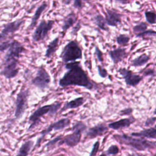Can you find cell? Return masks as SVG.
<instances>
[{
    "mask_svg": "<svg viewBox=\"0 0 156 156\" xmlns=\"http://www.w3.org/2000/svg\"><path fill=\"white\" fill-rule=\"evenodd\" d=\"M147 28V25L146 24V23L142 22L135 26L133 28V30L136 34V35H137L146 31Z\"/></svg>",
    "mask_w": 156,
    "mask_h": 156,
    "instance_id": "cell-26",
    "label": "cell"
},
{
    "mask_svg": "<svg viewBox=\"0 0 156 156\" xmlns=\"http://www.w3.org/2000/svg\"><path fill=\"white\" fill-rule=\"evenodd\" d=\"M62 138V136L61 135H60V136H58L55 137V138H54L53 140L49 141L47 143V144H46L47 148H48V149H52V147H54V146L55 145V144H56L57 142H58L60 140H61Z\"/></svg>",
    "mask_w": 156,
    "mask_h": 156,
    "instance_id": "cell-31",
    "label": "cell"
},
{
    "mask_svg": "<svg viewBox=\"0 0 156 156\" xmlns=\"http://www.w3.org/2000/svg\"><path fill=\"white\" fill-rule=\"evenodd\" d=\"M98 71L99 75L101 77L105 78V77H106L107 76L108 73H107V70H106L104 68H103L102 66H100V65H98Z\"/></svg>",
    "mask_w": 156,
    "mask_h": 156,
    "instance_id": "cell-32",
    "label": "cell"
},
{
    "mask_svg": "<svg viewBox=\"0 0 156 156\" xmlns=\"http://www.w3.org/2000/svg\"><path fill=\"white\" fill-rule=\"evenodd\" d=\"M132 135L146 138H156V127L146 129L139 132H133Z\"/></svg>",
    "mask_w": 156,
    "mask_h": 156,
    "instance_id": "cell-21",
    "label": "cell"
},
{
    "mask_svg": "<svg viewBox=\"0 0 156 156\" xmlns=\"http://www.w3.org/2000/svg\"><path fill=\"white\" fill-rule=\"evenodd\" d=\"M29 94L30 90L29 88H21L16 95L15 110V117L16 119H20L24 115L27 108Z\"/></svg>",
    "mask_w": 156,
    "mask_h": 156,
    "instance_id": "cell-6",
    "label": "cell"
},
{
    "mask_svg": "<svg viewBox=\"0 0 156 156\" xmlns=\"http://www.w3.org/2000/svg\"><path fill=\"white\" fill-rule=\"evenodd\" d=\"M85 102V99L83 97H78L76 99H74L71 101L66 102L64 106L62 108L61 112H63L65 110H67L68 109H74L78 108L79 107H80Z\"/></svg>",
    "mask_w": 156,
    "mask_h": 156,
    "instance_id": "cell-18",
    "label": "cell"
},
{
    "mask_svg": "<svg viewBox=\"0 0 156 156\" xmlns=\"http://www.w3.org/2000/svg\"><path fill=\"white\" fill-rule=\"evenodd\" d=\"M69 124L70 120L69 118H62L57 121L56 122L51 124L46 129L43 130L41 133L42 135V136H44V135L51 132L52 130H62L69 126Z\"/></svg>",
    "mask_w": 156,
    "mask_h": 156,
    "instance_id": "cell-12",
    "label": "cell"
},
{
    "mask_svg": "<svg viewBox=\"0 0 156 156\" xmlns=\"http://www.w3.org/2000/svg\"><path fill=\"white\" fill-rule=\"evenodd\" d=\"M156 121V118L155 117H151V118H148L146 122H145V126H152V124H154L155 123Z\"/></svg>",
    "mask_w": 156,
    "mask_h": 156,
    "instance_id": "cell-38",
    "label": "cell"
},
{
    "mask_svg": "<svg viewBox=\"0 0 156 156\" xmlns=\"http://www.w3.org/2000/svg\"><path fill=\"white\" fill-rule=\"evenodd\" d=\"M149 60L150 57L146 54H143L133 59L132 61L131 65L133 66H141L144 65Z\"/></svg>",
    "mask_w": 156,
    "mask_h": 156,
    "instance_id": "cell-24",
    "label": "cell"
},
{
    "mask_svg": "<svg viewBox=\"0 0 156 156\" xmlns=\"http://www.w3.org/2000/svg\"><path fill=\"white\" fill-rule=\"evenodd\" d=\"M80 27H81L80 23V21H78V22L76 24V26H74L73 27V29H72V30H71V34L72 35H76V34L78 32V31L79 30V29H80Z\"/></svg>",
    "mask_w": 156,
    "mask_h": 156,
    "instance_id": "cell-35",
    "label": "cell"
},
{
    "mask_svg": "<svg viewBox=\"0 0 156 156\" xmlns=\"http://www.w3.org/2000/svg\"><path fill=\"white\" fill-rule=\"evenodd\" d=\"M65 68L68 71L59 80L58 85L60 87H65L75 85L82 87L88 90L93 88V83L82 68L79 62L76 61L66 63Z\"/></svg>",
    "mask_w": 156,
    "mask_h": 156,
    "instance_id": "cell-1",
    "label": "cell"
},
{
    "mask_svg": "<svg viewBox=\"0 0 156 156\" xmlns=\"http://www.w3.org/2000/svg\"><path fill=\"white\" fill-rule=\"evenodd\" d=\"M71 1H62V3H63L64 4H65V5H68V4H69L70 3H71Z\"/></svg>",
    "mask_w": 156,
    "mask_h": 156,
    "instance_id": "cell-41",
    "label": "cell"
},
{
    "mask_svg": "<svg viewBox=\"0 0 156 156\" xmlns=\"http://www.w3.org/2000/svg\"><path fill=\"white\" fill-rule=\"evenodd\" d=\"M136 36L138 37H143V38H146L147 37H154V36H156V32L153 30H146L144 32L136 35Z\"/></svg>",
    "mask_w": 156,
    "mask_h": 156,
    "instance_id": "cell-29",
    "label": "cell"
},
{
    "mask_svg": "<svg viewBox=\"0 0 156 156\" xmlns=\"http://www.w3.org/2000/svg\"><path fill=\"white\" fill-rule=\"evenodd\" d=\"M94 21L96 24L102 30L108 31V27L107 25L105 18L101 15H98L94 17Z\"/></svg>",
    "mask_w": 156,
    "mask_h": 156,
    "instance_id": "cell-25",
    "label": "cell"
},
{
    "mask_svg": "<svg viewBox=\"0 0 156 156\" xmlns=\"http://www.w3.org/2000/svg\"><path fill=\"white\" fill-rule=\"evenodd\" d=\"M118 72L122 76L126 83L129 86L135 87L142 80V77L138 74H135L132 71L126 69L125 68H121Z\"/></svg>",
    "mask_w": 156,
    "mask_h": 156,
    "instance_id": "cell-10",
    "label": "cell"
},
{
    "mask_svg": "<svg viewBox=\"0 0 156 156\" xmlns=\"http://www.w3.org/2000/svg\"><path fill=\"white\" fill-rule=\"evenodd\" d=\"M126 49L121 48L115 49L109 52V55L114 64H117L121 62L126 57Z\"/></svg>",
    "mask_w": 156,
    "mask_h": 156,
    "instance_id": "cell-17",
    "label": "cell"
},
{
    "mask_svg": "<svg viewBox=\"0 0 156 156\" xmlns=\"http://www.w3.org/2000/svg\"><path fill=\"white\" fill-rule=\"evenodd\" d=\"M87 126L82 121H77L72 127V133L62 138L60 144H65L69 147L76 146L80 141L82 133L86 130Z\"/></svg>",
    "mask_w": 156,
    "mask_h": 156,
    "instance_id": "cell-5",
    "label": "cell"
},
{
    "mask_svg": "<svg viewBox=\"0 0 156 156\" xmlns=\"http://www.w3.org/2000/svg\"><path fill=\"white\" fill-rule=\"evenodd\" d=\"M33 144L34 141L32 140H28L24 142L20 147L16 156H27L29 151H30Z\"/></svg>",
    "mask_w": 156,
    "mask_h": 156,
    "instance_id": "cell-23",
    "label": "cell"
},
{
    "mask_svg": "<svg viewBox=\"0 0 156 156\" xmlns=\"http://www.w3.org/2000/svg\"><path fill=\"white\" fill-rule=\"evenodd\" d=\"M119 152V148L116 145H112L110 146L107 151H106L107 155H115Z\"/></svg>",
    "mask_w": 156,
    "mask_h": 156,
    "instance_id": "cell-30",
    "label": "cell"
},
{
    "mask_svg": "<svg viewBox=\"0 0 156 156\" xmlns=\"http://www.w3.org/2000/svg\"><path fill=\"white\" fill-rule=\"evenodd\" d=\"M115 138L119 143L129 146L137 151H145L149 149H154L156 147V143L147 140L143 138H133L129 135H115Z\"/></svg>",
    "mask_w": 156,
    "mask_h": 156,
    "instance_id": "cell-3",
    "label": "cell"
},
{
    "mask_svg": "<svg viewBox=\"0 0 156 156\" xmlns=\"http://www.w3.org/2000/svg\"><path fill=\"white\" fill-rule=\"evenodd\" d=\"M130 40V37L125 34H121L116 38V41L117 43L122 46H126L128 44L129 41Z\"/></svg>",
    "mask_w": 156,
    "mask_h": 156,
    "instance_id": "cell-27",
    "label": "cell"
},
{
    "mask_svg": "<svg viewBox=\"0 0 156 156\" xmlns=\"http://www.w3.org/2000/svg\"><path fill=\"white\" fill-rule=\"evenodd\" d=\"M105 20L107 25L116 26L121 22V15L113 10L107 9Z\"/></svg>",
    "mask_w": 156,
    "mask_h": 156,
    "instance_id": "cell-15",
    "label": "cell"
},
{
    "mask_svg": "<svg viewBox=\"0 0 156 156\" xmlns=\"http://www.w3.org/2000/svg\"><path fill=\"white\" fill-rule=\"evenodd\" d=\"M154 115H156V108H155V110H154Z\"/></svg>",
    "mask_w": 156,
    "mask_h": 156,
    "instance_id": "cell-44",
    "label": "cell"
},
{
    "mask_svg": "<svg viewBox=\"0 0 156 156\" xmlns=\"http://www.w3.org/2000/svg\"><path fill=\"white\" fill-rule=\"evenodd\" d=\"M73 6L74 8H76V9H81L83 7V5L82 4V1H79V0H75L73 2Z\"/></svg>",
    "mask_w": 156,
    "mask_h": 156,
    "instance_id": "cell-37",
    "label": "cell"
},
{
    "mask_svg": "<svg viewBox=\"0 0 156 156\" xmlns=\"http://www.w3.org/2000/svg\"><path fill=\"white\" fill-rule=\"evenodd\" d=\"M108 130V127L103 123L98 124L96 126L88 129L86 136L88 138H94L98 136H101Z\"/></svg>",
    "mask_w": 156,
    "mask_h": 156,
    "instance_id": "cell-13",
    "label": "cell"
},
{
    "mask_svg": "<svg viewBox=\"0 0 156 156\" xmlns=\"http://www.w3.org/2000/svg\"><path fill=\"white\" fill-rule=\"evenodd\" d=\"M18 60L14 58L4 57V66L0 72V75H2L9 79L15 77L19 73Z\"/></svg>",
    "mask_w": 156,
    "mask_h": 156,
    "instance_id": "cell-9",
    "label": "cell"
},
{
    "mask_svg": "<svg viewBox=\"0 0 156 156\" xmlns=\"http://www.w3.org/2000/svg\"><path fill=\"white\" fill-rule=\"evenodd\" d=\"M60 57L65 63L76 62L82 58V51L79 43L76 40L69 41L62 49Z\"/></svg>",
    "mask_w": 156,
    "mask_h": 156,
    "instance_id": "cell-4",
    "label": "cell"
},
{
    "mask_svg": "<svg viewBox=\"0 0 156 156\" xmlns=\"http://www.w3.org/2000/svg\"><path fill=\"white\" fill-rule=\"evenodd\" d=\"M118 2H119L121 3H127V2H127V1H118Z\"/></svg>",
    "mask_w": 156,
    "mask_h": 156,
    "instance_id": "cell-43",
    "label": "cell"
},
{
    "mask_svg": "<svg viewBox=\"0 0 156 156\" xmlns=\"http://www.w3.org/2000/svg\"><path fill=\"white\" fill-rule=\"evenodd\" d=\"M132 112V109L130 108H127L120 111L119 113L121 115H129L131 114Z\"/></svg>",
    "mask_w": 156,
    "mask_h": 156,
    "instance_id": "cell-39",
    "label": "cell"
},
{
    "mask_svg": "<svg viewBox=\"0 0 156 156\" xmlns=\"http://www.w3.org/2000/svg\"><path fill=\"white\" fill-rule=\"evenodd\" d=\"M31 82L34 86L44 91L49 87L51 83V76L45 68L41 66L38 68L37 74L32 79Z\"/></svg>",
    "mask_w": 156,
    "mask_h": 156,
    "instance_id": "cell-7",
    "label": "cell"
},
{
    "mask_svg": "<svg viewBox=\"0 0 156 156\" xmlns=\"http://www.w3.org/2000/svg\"><path fill=\"white\" fill-rule=\"evenodd\" d=\"M62 105V102L57 101L51 104L43 105L36 109L29 118V121L30 124L28 128V131L32 130L37 126H38L41 121L40 118L44 115L48 114L49 116L55 115L60 109Z\"/></svg>",
    "mask_w": 156,
    "mask_h": 156,
    "instance_id": "cell-2",
    "label": "cell"
},
{
    "mask_svg": "<svg viewBox=\"0 0 156 156\" xmlns=\"http://www.w3.org/2000/svg\"><path fill=\"white\" fill-rule=\"evenodd\" d=\"M11 41H4L2 43L0 44V51L1 52H4L6 50H8V49L10 47Z\"/></svg>",
    "mask_w": 156,
    "mask_h": 156,
    "instance_id": "cell-33",
    "label": "cell"
},
{
    "mask_svg": "<svg viewBox=\"0 0 156 156\" xmlns=\"http://www.w3.org/2000/svg\"><path fill=\"white\" fill-rule=\"evenodd\" d=\"M95 54L97 56V58L98 59V60L101 62H103V54L102 52H101V51L99 49V48L98 46H96L95 48Z\"/></svg>",
    "mask_w": 156,
    "mask_h": 156,
    "instance_id": "cell-36",
    "label": "cell"
},
{
    "mask_svg": "<svg viewBox=\"0 0 156 156\" xmlns=\"http://www.w3.org/2000/svg\"><path fill=\"white\" fill-rule=\"evenodd\" d=\"M77 21V15L74 12L69 13L63 20L62 26L63 32H66L69 28L73 27Z\"/></svg>",
    "mask_w": 156,
    "mask_h": 156,
    "instance_id": "cell-19",
    "label": "cell"
},
{
    "mask_svg": "<svg viewBox=\"0 0 156 156\" xmlns=\"http://www.w3.org/2000/svg\"><path fill=\"white\" fill-rule=\"evenodd\" d=\"M24 51L25 48L20 42L16 40H13L4 57L18 60L20 54Z\"/></svg>",
    "mask_w": 156,
    "mask_h": 156,
    "instance_id": "cell-11",
    "label": "cell"
},
{
    "mask_svg": "<svg viewBox=\"0 0 156 156\" xmlns=\"http://www.w3.org/2000/svg\"><path fill=\"white\" fill-rule=\"evenodd\" d=\"M6 37H7V35H4V34H0V41H2L3 40H4L5 38H6Z\"/></svg>",
    "mask_w": 156,
    "mask_h": 156,
    "instance_id": "cell-40",
    "label": "cell"
},
{
    "mask_svg": "<svg viewBox=\"0 0 156 156\" xmlns=\"http://www.w3.org/2000/svg\"><path fill=\"white\" fill-rule=\"evenodd\" d=\"M99 156H107V155L106 154H102L101 155H100Z\"/></svg>",
    "mask_w": 156,
    "mask_h": 156,
    "instance_id": "cell-42",
    "label": "cell"
},
{
    "mask_svg": "<svg viewBox=\"0 0 156 156\" xmlns=\"http://www.w3.org/2000/svg\"><path fill=\"white\" fill-rule=\"evenodd\" d=\"M59 43V38L56 37L52 41L49 43L48 45L46 52H45V57L46 58H50L57 51Z\"/></svg>",
    "mask_w": 156,
    "mask_h": 156,
    "instance_id": "cell-22",
    "label": "cell"
},
{
    "mask_svg": "<svg viewBox=\"0 0 156 156\" xmlns=\"http://www.w3.org/2000/svg\"><path fill=\"white\" fill-rule=\"evenodd\" d=\"M135 119L132 118H124L117 121L110 123L108 124V127L113 130H118L119 129L126 128L129 127L132 123H133Z\"/></svg>",
    "mask_w": 156,
    "mask_h": 156,
    "instance_id": "cell-16",
    "label": "cell"
},
{
    "mask_svg": "<svg viewBox=\"0 0 156 156\" xmlns=\"http://www.w3.org/2000/svg\"><path fill=\"white\" fill-rule=\"evenodd\" d=\"M145 18L150 24H155L156 23V14L153 12L146 11L145 12Z\"/></svg>",
    "mask_w": 156,
    "mask_h": 156,
    "instance_id": "cell-28",
    "label": "cell"
},
{
    "mask_svg": "<svg viewBox=\"0 0 156 156\" xmlns=\"http://www.w3.org/2000/svg\"><path fill=\"white\" fill-rule=\"evenodd\" d=\"M24 23V20L21 19L8 23L4 26V28L2 30V34L6 35L9 34H13L18 31Z\"/></svg>",
    "mask_w": 156,
    "mask_h": 156,
    "instance_id": "cell-14",
    "label": "cell"
},
{
    "mask_svg": "<svg viewBox=\"0 0 156 156\" xmlns=\"http://www.w3.org/2000/svg\"><path fill=\"white\" fill-rule=\"evenodd\" d=\"M54 21L42 20L39 24L35 29L33 35L32 40L34 41L38 42L43 40L48 36V33L52 29L54 25Z\"/></svg>",
    "mask_w": 156,
    "mask_h": 156,
    "instance_id": "cell-8",
    "label": "cell"
},
{
    "mask_svg": "<svg viewBox=\"0 0 156 156\" xmlns=\"http://www.w3.org/2000/svg\"><path fill=\"white\" fill-rule=\"evenodd\" d=\"M48 6V4L46 3H43L42 4H41L37 9V10H35L33 16L32 17V19H31V22L29 24V29H32L34 28L36 24H37V23L38 20V19L40 18L41 15L42 14V13L44 11V10L46 9V8Z\"/></svg>",
    "mask_w": 156,
    "mask_h": 156,
    "instance_id": "cell-20",
    "label": "cell"
},
{
    "mask_svg": "<svg viewBox=\"0 0 156 156\" xmlns=\"http://www.w3.org/2000/svg\"><path fill=\"white\" fill-rule=\"evenodd\" d=\"M99 142L98 141H96L93 146V148H92V150L90 152V156H95L99 150Z\"/></svg>",
    "mask_w": 156,
    "mask_h": 156,
    "instance_id": "cell-34",
    "label": "cell"
}]
</instances>
